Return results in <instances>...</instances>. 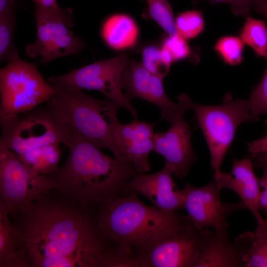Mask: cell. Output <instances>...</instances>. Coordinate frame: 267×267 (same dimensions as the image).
Listing matches in <instances>:
<instances>
[{
    "mask_svg": "<svg viewBox=\"0 0 267 267\" xmlns=\"http://www.w3.org/2000/svg\"><path fill=\"white\" fill-rule=\"evenodd\" d=\"M9 217L32 267H107L119 252L91 210L54 189Z\"/></svg>",
    "mask_w": 267,
    "mask_h": 267,
    "instance_id": "1",
    "label": "cell"
},
{
    "mask_svg": "<svg viewBox=\"0 0 267 267\" xmlns=\"http://www.w3.org/2000/svg\"><path fill=\"white\" fill-rule=\"evenodd\" d=\"M70 127L73 140L66 159L47 176L53 189L92 210L120 194L138 173L131 162L107 156Z\"/></svg>",
    "mask_w": 267,
    "mask_h": 267,
    "instance_id": "2",
    "label": "cell"
},
{
    "mask_svg": "<svg viewBox=\"0 0 267 267\" xmlns=\"http://www.w3.org/2000/svg\"><path fill=\"white\" fill-rule=\"evenodd\" d=\"M92 212L102 233L136 261V255L156 240L191 224L186 215L148 206L128 188Z\"/></svg>",
    "mask_w": 267,
    "mask_h": 267,
    "instance_id": "3",
    "label": "cell"
},
{
    "mask_svg": "<svg viewBox=\"0 0 267 267\" xmlns=\"http://www.w3.org/2000/svg\"><path fill=\"white\" fill-rule=\"evenodd\" d=\"M46 81L70 126L99 148L107 149L115 158L122 160L115 136L120 105L109 99H96L81 89L50 78Z\"/></svg>",
    "mask_w": 267,
    "mask_h": 267,
    "instance_id": "4",
    "label": "cell"
},
{
    "mask_svg": "<svg viewBox=\"0 0 267 267\" xmlns=\"http://www.w3.org/2000/svg\"><path fill=\"white\" fill-rule=\"evenodd\" d=\"M0 120V148L18 155L48 144L68 148L72 143L68 121L53 96L29 111Z\"/></svg>",
    "mask_w": 267,
    "mask_h": 267,
    "instance_id": "5",
    "label": "cell"
},
{
    "mask_svg": "<svg viewBox=\"0 0 267 267\" xmlns=\"http://www.w3.org/2000/svg\"><path fill=\"white\" fill-rule=\"evenodd\" d=\"M189 110L194 112L206 139L214 175L219 173L226 152L234 139L238 127L251 121L247 100L233 99L226 94L218 105H204L193 102L189 97Z\"/></svg>",
    "mask_w": 267,
    "mask_h": 267,
    "instance_id": "6",
    "label": "cell"
},
{
    "mask_svg": "<svg viewBox=\"0 0 267 267\" xmlns=\"http://www.w3.org/2000/svg\"><path fill=\"white\" fill-rule=\"evenodd\" d=\"M0 120L29 111L48 101L53 91L36 64L19 56L0 70Z\"/></svg>",
    "mask_w": 267,
    "mask_h": 267,
    "instance_id": "7",
    "label": "cell"
},
{
    "mask_svg": "<svg viewBox=\"0 0 267 267\" xmlns=\"http://www.w3.org/2000/svg\"><path fill=\"white\" fill-rule=\"evenodd\" d=\"M214 232L192 224L164 236L136 256L138 267H196Z\"/></svg>",
    "mask_w": 267,
    "mask_h": 267,
    "instance_id": "8",
    "label": "cell"
},
{
    "mask_svg": "<svg viewBox=\"0 0 267 267\" xmlns=\"http://www.w3.org/2000/svg\"><path fill=\"white\" fill-rule=\"evenodd\" d=\"M52 189L47 175L34 174L17 154L0 148V200L9 216L23 210Z\"/></svg>",
    "mask_w": 267,
    "mask_h": 267,
    "instance_id": "9",
    "label": "cell"
},
{
    "mask_svg": "<svg viewBox=\"0 0 267 267\" xmlns=\"http://www.w3.org/2000/svg\"><path fill=\"white\" fill-rule=\"evenodd\" d=\"M34 16L37 37L34 43L25 47L28 56H39L40 61L46 65L56 58L75 54L84 48L82 38L74 36L71 30L73 20L70 8L62 13H55L35 6Z\"/></svg>",
    "mask_w": 267,
    "mask_h": 267,
    "instance_id": "10",
    "label": "cell"
},
{
    "mask_svg": "<svg viewBox=\"0 0 267 267\" xmlns=\"http://www.w3.org/2000/svg\"><path fill=\"white\" fill-rule=\"evenodd\" d=\"M130 62L128 55L122 53L115 57L49 78L81 89L98 90L108 99L119 104L136 119L138 111L126 97L122 84V75Z\"/></svg>",
    "mask_w": 267,
    "mask_h": 267,
    "instance_id": "11",
    "label": "cell"
},
{
    "mask_svg": "<svg viewBox=\"0 0 267 267\" xmlns=\"http://www.w3.org/2000/svg\"><path fill=\"white\" fill-rule=\"evenodd\" d=\"M183 208L192 226L198 230L213 228L215 231L228 229L227 217L246 209L241 201L237 203L223 202L221 199V189L213 178L201 187L186 183L182 189Z\"/></svg>",
    "mask_w": 267,
    "mask_h": 267,
    "instance_id": "12",
    "label": "cell"
},
{
    "mask_svg": "<svg viewBox=\"0 0 267 267\" xmlns=\"http://www.w3.org/2000/svg\"><path fill=\"white\" fill-rule=\"evenodd\" d=\"M163 79L148 71L136 61H130L122 77L123 89L130 101L139 98L158 106L161 119L171 123L178 115L189 110L187 95L181 94L175 103L167 95L163 87Z\"/></svg>",
    "mask_w": 267,
    "mask_h": 267,
    "instance_id": "13",
    "label": "cell"
},
{
    "mask_svg": "<svg viewBox=\"0 0 267 267\" xmlns=\"http://www.w3.org/2000/svg\"><path fill=\"white\" fill-rule=\"evenodd\" d=\"M184 113L174 118L166 131L158 132L153 137V151L165 160V165L170 167L178 178L182 179L196 160L191 144L188 124L183 118Z\"/></svg>",
    "mask_w": 267,
    "mask_h": 267,
    "instance_id": "14",
    "label": "cell"
},
{
    "mask_svg": "<svg viewBox=\"0 0 267 267\" xmlns=\"http://www.w3.org/2000/svg\"><path fill=\"white\" fill-rule=\"evenodd\" d=\"M173 174L170 167L164 165L153 174H138L129 181L126 188L142 195L161 210L177 212L183 208L184 195L175 184Z\"/></svg>",
    "mask_w": 267,
    "mask_h": 267,
    "instance_id": "15",
    "label": "cell"
},
{
    "mask_svg": "<svg viewBox=\"0 0 267 267\" xmlns=\"http://www.w3.org/2000/svg\"><path fill=\"white\" fill-rule=\"evenodd\" d=\"M155 124L135 119L126 124L119 123L117 127L115 136L121 159L131 162L138 174L151 169L149 155L154 149Z\"/></svg>",
    "mask_w": 267,
    "mask_h": 267,
    "instance_id": "16",
    "label": "cell"
},
{
    "mask_svg": "<svg viewBox=\"0 0 267 267\" xmlns=\"http://www.w3.org/2000/svg\"><path fill=\"white\" fill-rule=\"evenodd\" d=\"M214 179L221 190H231L239 197L246 209L254 216L257 224L266 222L258 207L261 185L260 179L254 171L251 158L234 159L231 173L221 171L214 175Z\"/></svg>",
    "mask_w": 267,
    "mask_h": 267,
    "instance_id": "17",
    "label": "cell"
},
{
    "mask_svg": "<svg viewBox=\"0 0 267 267\" xmlns=\"http://www.w3.org/2000/svg\"><path fill=\"white\" fill-rule=\"evenodd\" d=\"M254 233L245 231L231 241L227 229L215 231L196 267H239L252 244Z\"/></svg>",
    "mask_w": 267,
    "mask_h": 267,
    "instance_id": "18",
    "label": "cell"
},
{
    "mask_svg": "<svg viewBox=\"0 0 267 267\" xmlns=\"http://www.w3.org/2000/svg\"><path fill=\"white\" fill-rule=\"evenodd\" d=\"M0 267H32L27 250L0 200Z\"/></svg>",
    "mask_w": 267,
    "mask_h": 267,
    "instance_id": "19",
    "label": "cell"
},
{
    "mask_svg": "<svg viewBox=\"0 0 267 267\" xmlns=\"http://www.w3.org/2000/svg\"><path fill=\"white\" fill-rule=\"evenodd\" d=\"M139 33L134 19L124 13L110 16L104 22L101 31L106 44L116 50L133 47L137 42Z\"/></svg>",
    "mask_w": 267,
    "mask_h": 267,
    "instance_id": "20",
    "label": "cell"
},
{
    "mask_svg": "<svg viewBox=\"0 0 267 267\" xmlns=\"http://www.w3.org/2000/svg\"><path fill=\"white\" fill-rule=\"evenodd\" d=\"M59 144L40 146L18 155L25 166L37 175H48L56 170L61 151Z\"/></svg>",
    "mask_w": 267,
    "mask_h": 267,
    "instance_id": "21",
    "label": "cell"
},
{
    "mask_svg": "<svg viewBox=\"0 0 267 267\" xmlns=\"http://www.w3.org/2000/svg\"><path fill=\"white\" fill-rule=\"evenodd\" d=\"M239 37L257 56L267 57V27L264 21L247 17Z\"/></svg>",
    "mask_w": 267,
    "mask_h": 267,
    "instance_id": "22",
    "label": "cell"
},
{
    "mask_svg": "<svg viewBox=\"0 0 267 267\" xmlns=\"http://www.w3.org/2000/svg\"><path fill=\"white\" fill-rule=\"evenodd\" d=\"M254 239L246 254L241 267H267V221L257 224Z\"/></svg>",
    "mask_w": 267,
    "mask_h": 267,
    "instance_id": "23",
    "label": "cell"
},
{
    "mask_svg": "<svg viewBox=\"0 0 267 267\" xmlns=\"http://www.w3.org/2000/svg\"><path fill=\"white\" fill-rule=\"evenodd\" d=\"M143 66L150 73L163 79L173 63L168 52L161 46L149 45L142 51Z\"/></svg>",
    "mask_w": 267,
    "mask_h": 267,
    "instance_id": "24",
    "label": "cell"
},
{
    "mask_svg": "<svg viewBox=\"0 0 267 267\" xmlns=\"http://www.w3.org/2000/svg\"><path fill=\"white\" fill-rule=\"evenodd\" d=\"M244 44L239 37L223 36L219 38L214 50L225 64L230 66L240 64L243 59Z\"/></svg>",
    "mask_w": 267,
    "mask_h": 267,
    "instance_id": "25",
    "label": "cell"
},
{
    "mask_svg": "<svg viewBox=\"0 0 267 267\" xmlns=\"http://www.w3.org/2000/svg\"><path fill=\"white\" fill-rule=\"evenodd\" d=\"M147 4V13L151 19L167 34L173 36L178 35L175 26L172 7L167 0H145Z\"/></svg>",
    "mask_w": 267,
    "mask_h": 267,
    "instance_id": "26",
    "label": "cell"
},
{
    "mask_svg": "<svg viewBox=\"0 0 267 267\" xmlns=\"http://www.w3.org/2000/svg\"><path fill=\"white\" fill-rule=\"evenodd\" d=\"M177 33L184 39L190 40L200 35L205 28L201 10H187L179 13L175 18Z\"/></svg>",
    "mask_w": 267,
    "mask_h": 267,
    "instance_id": "27",
    "label": "cell"
},
{
    "mask_svg": "<svg viewBox=\"0 0 267 267\" xmlns=\"http://www.w3.org/2000/svg\"><path fill=\"white\" fill-rule=\"evenodd\" d=\"M15 13L0 16V61L9 63L18 56L13 43Z\"/></svg>",
    "mask_w": 267,
    "mask_h": 267,
    "instance_id": "28",
    "label": "cell"
},
{
    "mask_svg": "<svg viewBox=\"0 0 267 267\" xmlns=\"http://www.w3.org/2000/svg\"><path fill=\"white\" fill-rule=\"evenodd\" d=\"M266 59L267 61V57ZM247 100L251 122L256 121L261 115L267 113V65L261 80L252 89Z\"/></svg>",
    "mask_w": 267,
    "mask_h": 267,
    "instance_id": "29",
    "label": "cell"
},
{
    "mask_svg": "<svg viewBox=\"0 0 267 267\" xmlns=\"http://www.w3.org/2000/svg\"><path fill=\"white\" fill-rule=\"evenodd\" d=\"M161 47L168 52L173 63L185 59L191 54L187 40L178 35H168L163 39Z\"/></svg>",
    "mask_w": 267,
    "mask_h": 267,
    "instance_id": "30",
    "label": "cell"
},
{
    "mask_svg": "<svg viewBox=\"0 0 267 267\" xmlns=\"http://www.w3.org/2000/svg\"><path fill=\"white\" fill-rule=\"evenodd\" d=\"M211 4H227L232 13L245 17L249 16L254 0H205Z\"/></svg>",
    "mask_w": 267,
    "mask_h": 267,
    "instance_id": "31",
    "label": "cell"
},
{
    "mask_svg": "<svg viewBox=\"0 0 267 267\" xmlns=\"http://www.w3.org/2000/svg\"><path fill=\"white\" fill-rule=\"evenodd\" d=\"M35 6L46 11L55 13H62L67 8H61L57 3V0H32Z\"/></svg>",
    "mask_w": 267,
    "mask_h": 267,
    "instance_id": "32",
    "label": "cell"
},
{
    "mask_svg": "<svg viewBox=\"0 0 267 267\" xmlns=\"http://www.w3.org/2000/svg\"><path fill=\"white\" fill-rule=\"evenodd\" d=\"M248 151L254 155L267 152V135L262 138L247 143Z\"/></svg>",
    "mask_w": 267,
    "mask_h": 267,
    "instance_id": "33",
    "label": "cell"
},
{
    "mask_svg": "<svg viewBox=\"0 0 267 267\" xmlns=\"http://www.w3.org/2000/svg\"><path fill=\"white\" fill-rule=\"evenodd\" d=\"M15 0H0V16L15 13Z\"/></svg>",
    "mask_w": 267,
    "mask_h": 267,
    "instance_id": "34",
    "label": "cell"
},
{
    "mask_svg": "<svg viewBox=\"0 0 267 267\" xmlns=\"http://www.w3.org/2000/svg\"><path fill=\"white\" fill-rule=\"evenodd\" d=\"M252 9L267 18V0H254Z\"/></svg>",
    "mask_w": 267,
    "mask_h": 267,
    "instance_id": "35",
    "label": "cell"
},
{
    "mask_svg": "<svg viewBox=\"0 0 267 267\" xmlns=\"http://www.w3.org/2000/svg\"><path fill=\"white\" fill-rule=\"evenodd\" d=\"M258 207L259 210H267V188H264L263 190H261L258 199Z\"/></svg>",
    "mask_w": 267,
    "mask_h": 267,
    "instance_id": "36",
    "label": "cell"
},
{
    "mask_svg": "<svg viewBox=\"0 0 267 267\" xmlns=\"http://www.w3.org/2000/svg\"><path fill=\"white\" fill-rule=\"evenodd\" d=\"M255 164L258 167L262 168L267 166V152L252 155Z\"/></svg>",
    "mask_w": 267,
    "mask_h": 267,
    "instance_id": "37",
    "label": "cell"
},
{
    "mask_svg": "<svg viewBox=\"0 0 267 267\" xmlns=\"http://www.w3.org/2000/svg\"><path fill=\"white\" fill-rule=\"evenodd\" d=\"M263 170V175L262 178L259 179L260 185L261 187L267 188V166L262 168Z\"/></svg>",
    "mask_w": 267,
    "mask_h": 267,
    "instance_id": "38",
    "label": "cell"
},
{
    "mask_svg": "<svg viewBox=\"0 0 267 267\" xmlns=\"http://www.w3.org/2000/svg\"><path fill=\"white\" fill-rule=\"evenodd\" d=\"M265 212L266 213V214H267V210L266 211H265Z\"/></svg>",
    "mask_w": 267,
    "mask_h": 267,
    "instance_id": "39",
    "label": "cell"
},
{
    "mask_svg": "<svg viewBox=\"0 0 267 267\" xmlns=\"http://www.w3.org/2000/svg\"></svg>",
    "mask_w": 267,
    "mask_h": 267,
    "instance_id": "40",
    "label": "cell"
}]
</instances>
